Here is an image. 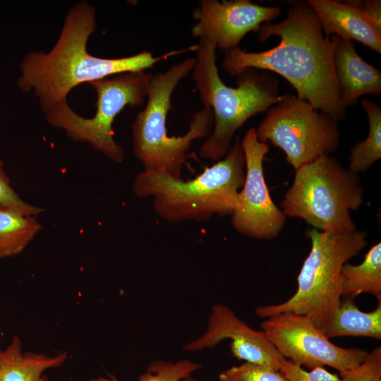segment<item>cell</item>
Here are the masks:
<instances>
[{
	"label": "cell",
	"instance_id": "cell-13",
	"mask_svg": "<svg viewBox=\"0 0 381 381\" xmlns=\"http://www.w3.org/2000/svg\"><path fill=\"white\" fill-rule=\"evenodd\" d=\"M225 339L231 340L233 356L246 363L280 370L286 359L263 331L251 328L222 303L212 306L207 329L198 339L186 344L183 350L198 351L212 348Z\"/></svg>",
	"mask_w": 381,
	"mask_h": 381
},
{
	"label": "cell",
	"instance_id": "cell-7",
	"mask_svg": "<svg viewBox=\"0 0 381 381\" xmlns=\"http://www.w3.org/2000/svg\"><path fill=\"white\" fill-rule=\"evenodd\" d=\"M363 195L358 174L322 155L295 170L281 208L286 217L302 219L320 231H353L357 227L351 211L361 207Z\"/></svg>",
	"mask_w": 381,
	"mask_h": 381
},
{
	"label": "cell",
	"instance_id": "cell-15",
	"mask_svg": "<svg viewBox=\"0 0 381 381\" xmlns=\"http://www.w3.org/2000/svg\"><path fill=\"white\" fill-rule=\"evenodd\" d=\"M332 37L335 73L343 105L346 108L353 105L364 95H380V71L359 56L352 41Z\"/></svg>",
	"mask_w": 381,
	"mask_h": 381
},
{
	"label": "cell",
	"instance_id": "cell-25",
	"mask_svg": "<svg viewBox=\"0 0 381 381\" xmlns=\"http://www.w3.org/2000/svg\"><path fill=\"white\" fill-rule=\"evenodd\" d=\"M287 381H339V377L324 367H316L307 371L301 365L285 359L279 370Z\"/></svg>",
	"mask_w": 381,
	"mask_h": 381
},
{
	"label": "cell",
	"instance_id": "cell-19",
	"mask_svg": "<svg viewBox=\"0 0 381 381\" xmlns=\"http://www.w3.org/2000/svg\"><path fill=\"white\" fill-rule=\"evenodd\" d=\"M41 229L35 216L0 207V259L20 253Z\"/></svg>",
	"mask_w": 381,
	"mask_h": 381
},
{
	"label": "cell",
	"instance_id": "cell-9",
	"mask_svg": "<svg viewBox=\"0 0 381 381\" xmlns=\"http://www.w3.org/2000/svg\"><path fill=\"white\" fill-rule=\"evenodd\" d=\"M338 123L308 102L284 94L266 111L255 131L260 142L270 141L282 149L287 162L296 170L337 150L340 140Z\"/></svg>",
	"mask_w": 381,
	"mask_h": 381
},
{
	"label": "cell",
	"instance_id": "cell-10",
	"mask_svg": "<svg viewBox=\"0 0 381 381\" xmlns=\"http://www.w3.org/2000/svg\"><path fill=\"white\" fill-rule=\"evenodd\" d=\"M262 331L286 359L309 369L329 366L339 373L356 366L368 352L333 344L308 317L293 312L265 318Z\"/></svg>",
	"mask_w": 381,
	"mask_h": 381
},
{
	"label": "cell",
	"instance_id": "cell-11",
	"mask_svg": "<svg viewBox=\"0 0 381 381\" xmlns=\"http://www.w3.org/2000/svg\"><path fill=\"white\" fill-rule=\"evenodd\" d=\"M246 162L243 187L231 214V224L240 234L256 239L276 238L284 229L286 216L273 202L267 188L263 161L270 150L260 142L255 128L241 140Z\"/></svg>",
	"mask_w": 381,
	"mask_h": 381
},
{
	"label": "cell",
	"instance_id": "cell-2",
	"mask_svg": "<svg viewBox=\"0 0 381 381\" xmlns=\"http://www.w3.org/2000/svg\"><path fill=\"white\" fill-rule=\"evenodd\" d=\"M95 28V7L87 1L78 2L66 14L52 49L47 53L31 52L20 62L18 87L25 92L33 90L43 112L66 100L70 91L80 83L145 71L157 62L185 51H172L157 57L145 50L121 58L97 57L87 49Z\"/></svg>",
	"mask_w": 381,
	"mask_h": 381
},
{
	"label": "cell",
	"instance_id": "cell-23",
	"mask_svg": "<svg viewBox=\"0 0 381 381\" xmlns=\"http://www.w3.org/2000/svg\"><path fill=\"white\" fill-rule=\"evenodd\" d=\"M339 374V381H381V347L375 348L361 363Z\"/></svg>",
	"mask_w": 381,
	"mask_h": 381
},
{
	"label": "cell",
	"instance_id": "cell-20",
	"mask_svg": "<svg viewBox=\"0 0 381 381\" xmlns=\"http://www.w3.org/2000/svg\"><path fill=\"white\" fill-rule=\"evenodd\" d=\"M361 106L368 116L369 131L366 138L351 149L348 167L357 174L366 172L381 158V108L370 99H363Z\"/></svg>",
	"mask_w": 381,
	"mask_h": 381
},
{
	"label": "cell",
	"instance_id": "cell-16",
	"mask_svg": "<svg viewBox=\"0 0 381 381\" xmlns=\"http://www.w3.org/2000/svg\"><path fill=\"white\" fill-rule=\"evenodd\" d=\"M67 357L66 351L55 356L23 353L20 339L14 336L6 349L0 348V381H49L43 372L61 366Z\"/></svg>",
	"mask_w": 381,
	"mask_h": 381
},
{
	"label": "cell",
	"instance_id": "cell-4",
	"mask_svg": "<svg viewBox=\"0 0 381 381\" xmlns=\"http://www.w3.org/2000/svg\"><path fill=\"white\" fill-rule=\"evenodd\" d=\"M216 44L201 38L197 44L193 79L204 106L211 107L214 125L199 150L204 159L219 160L228 152L236 131L257 114L281 99L277 80L267 71L249 68L236 76L237 87L227 86L216 64Z\"/></svg>",
	"mask_w": 381,
	"mask_h": 381
},
{
	"label": "cell",
	"instance_id": "cell-1",
	"mask_svg": "<svg viewBox=\"0 0 381 381\" xmlns=\"http://www.w3.org/2000/svg\"><path fill=\"white\" fill-rule=\"evenodd\" d=\"M258 33L260 42L277 36L279 43L260 52H246L239 46L225 51L221 64L224 71L231 76L249 68L274 72L291 84L298 98L337 121L342 119L346 108L335 73L334 42L325 35L307 1L294 3L284 20L265 23Z\"/></svg>",
	"mask_w": 381,
	"mask_h": 381
},
{
	"label": "cell",
	"instance_id": "cell-18",
	"mask_svg": "<svg viewBox=\"0 0 381 381\" xmlns=\"http://www.w3.org/2000/svg\"><path fill=\"white\" fill-rule=\"evenodd\" d=\"M342 297L353 299L362 294L381 301V243L373 246L358 265L345 263L341 270Z\"/></svg>",
	"mask_w": 381,
	"mask_h": 381
},
{
	"label": "cell",
	"instance_id": "cell-12",
	"mask_svg": "<svg viewBox=\"0 0 381 381\" xmlns=\"http://www.w3.org/2000/svg\"><path fill=\"white\" fill-rule=\"evenodd\" d=\"M278 6H261L250 0H202L193 13L197 21L191 28L193 37L207 38L217 49L227 51L239 46L250 31L280 15Z\"/></svg>",
	"mask_w": 381,
	"mask_h": 381
},
{
	"label": "cell",
	"instance_id": "cell-27",
	"mask_svg": "<svg viewBox=\"0 0 381 381\" xmlns=\"http://www.w3.org/2000/svg\"><path fill=\"white\" fill-rule=\"evenodd\" d=\"M1 207V206H0Z\"/></svg>",
	"mask_w": 381,
	"mask_h": 381
},
{
	"label": "cell",
	"instance_id": "cell-26",
	"mask_svg": "<svg viewBox=\"0 0 381 381\" xmlns=\"http://www.w3.org/2000/svg\"><path fill=\"white\" fill-rule=\"evenodd\" d=\"M364 11L374 24L381 30V1L380 0L353 1Z\"/></svg>",
	"mask_w": 381,
	"mask_h": 381
},
{
	"label": "cell",
	"instance_id": "cell-21",
	"mask_svg": "<svg viewBox=\"0 0 381 381\" xmlns=\"http://www.w3.org/2000/svg\"><path fill=\"white\" fill-rule=\"evenodd\" d=\"M201 365L190 360H181L175 363L157 361L151 363L146 372L142 374L137 381H200L192 377ZM89 381H120L114 376L99 377Z\"/></svg>",
	"mask_w": 381,
	"mask_h": 381
},
{
	"label": "cell",
	"instance_id": "cell-6",
	"mask_svg": "<svg viewBox=\"0 0 381 381\" xmlns=\"http://www.w3.org/2000/svg\"><path fill=\"white\" fill-rule=\"evenodd\" d=\"M310 250L297 277V289L287 301L260 306L255 313L262 318L293 312L308 317L323 332L337 312L342 297L341 270L367 245V234L307 231Z\"/></svg>",
	"mask_w": 381,
	"mask_h": 381
},
{
	"label": "cell",
	"instance_id": "cell-5",
	"mask_svg": "<svg viewBox=\"0 0 381 381\" xmlns=\"http://www.w3.org/2000/svg\"><path fill=\"white\" fill-rule=\"evenodd\" d=\"M195 63V57H188L164 72L150 73L145 107L137 114L131 127L133 153L145 171L181 179L186 153L193 142L212 133L213 112L210 107L204 106L193 116L185 135H167L166 121L172 108L171 95Z\"/></svg>",
	"mask_w": 381,
	"mask_h": 381
},
{
	"label": "cell",
	"instance_id": "cell-3",
	"mask_svg": "<svg viewBox=\"0 0 381 381\" xmlns=\"http://www.w3.org/2000/svg\"><path fill=\"white\" fill-rule=\"evenodd\" d=\"M245 175V157L237 137L223 159L193 179L183 181L142 171L133 180V191L140 198L152 196L154 210L166 222H204L213 215H231Z\"/></svg>",
	"mask_w": 381,
	"mask_h": 381
},
{
	"label": "cell",
	"instance_id": "cell-8",
	"mask_svg": "<svg viewBox=\"0 0 381 381\" xmlns=\"http://www.w3.org/2000/svg\"><path fill=\"white\" fill-rule=\"evenodd\" d=\"M150 73L126 72L89 83L97 94L95 114L85 118L75 113L66 100L45 112L47 121L64 130L73 140L88 143L112 161L121 163L124 149L114 139L112 124L126 107L142 106L147 99Z\"/></svg>",
	"mask_w": 381,
	"mask_h": 381
},
{
	"label": "cell",
	"instance_id": "cell-14",
	"mask_svg": "<svg viewBox=\"0 0 381 381\" xmlns=\"http://www.w3.org/2000/svg\"><path fill=\"white\" fill-rule=\"evenodd\" d=\"M326 37L358 42L381 54V30L353 1L308 0Z\"/></svg>",
	"mask_w": 381,
	"mask_h": 381
},
{
	"label": "cell",
	"instance_id": "cell-24",
	"mask_svg": "<svg viewBox=\"0 0 381 381\" xmlns=\"http://www.w3.org/2000/svg\"><path fill=\"white\" fill-rule=\"evenodd\" d=\"M0 206L16 210L23 214L36 216L43 212L39 207L32 205L23 200L11 187L10 180L0 159Z\"/></svg>",
	"mask_w": 381,
	"mask_h": 381
},
{
	"label": "cell",
	"instance_id": "cell-17",
	"mask_svg": "<svg viewBox=\"0 0 381 381\" xmlns=\"http://www.w3.org/2000/svg\"><path fill=\"white\" fill-rule=\"evenodd\" d=\"M324 333L329 338L344 336L381 339V301L370 312L361 311L353 299L341 300Z\"/></svg>",
	"mask_w": 381,
	"mask_h": 381
},
{
	"label": "cell",
	"instance_id": "cell-22",
	"mask_svg": "<svg viewBox=\"0 0 381 381\" xmlns=\"http://www.w3.org/2000/svg\"><path fill=\"white\" fill-rule=\"evenodd\" d=\"M219 381H287L279 370L243 363L222 372Z\"/></svg>",
	"mask_w": 381,
	"mask_h": 381
}]
</instances>
